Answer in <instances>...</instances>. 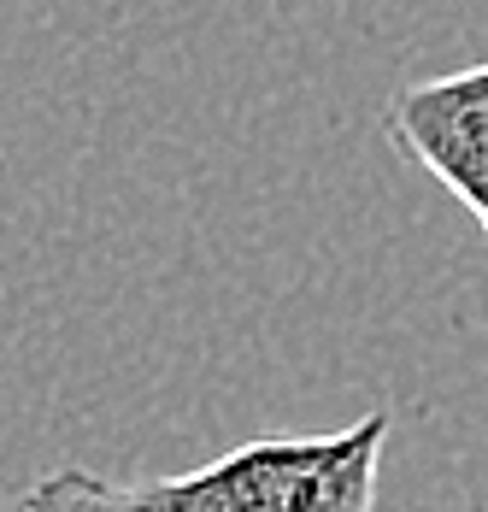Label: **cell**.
<instances>
[{
	"mask_svg": "<svg viewBox=\"0 0 488 512\" xmlns=\"http://www.w3.org/2000/svg\"><path fill=\"white\" fill-rule=\"evenodd\" d=\"M389 407L318 436H253L177 477H100L89 465L42 471L12 512H377Z\"/></svg>",
	"mask_w": 488,
	"mask_h": 512,
	"instance_id": "1",
	"label": "cell"
},
{
	"mask_svg": "<svg viewBox=\"0 0 488 512\" xmlns=\"http://www.w3.org/2000/svg\"><path fill=\"white\" fill-rule=\"evenodd\" d=\"M383 130L477 218L488 242V59L394 89L383 106Z\"/></svg>",
	"mask_w": 488,
	"mask_h": 512,
	"instance_id": "2",
	"label": "cell"
}]
</instances>
